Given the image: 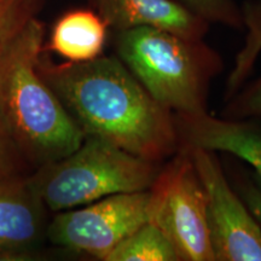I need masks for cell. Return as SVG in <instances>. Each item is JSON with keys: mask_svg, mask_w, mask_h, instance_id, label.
<instances>
[{"mask_svg": "<svg viewBox=\"0 0 261 261\" xmlns=\"http://www.w3.org/2000/svg\"><path fill=\"white\" fill-rule=\"evenodd\" d=\"M241 11L243 25L248 29V33L244 46L238 52L234 68L228 76L227 86L230 92H233L248 76L261 52V0L246 3Z\"/></svg>", "mask_w": 261, "mask_h": 261, "instance_id": "4fadbf2b", "label": "cell"}, {"mask_svg": "<svg viewBox=\"0 0 261 261\" xmlns=\"http://www.w3.org/2000/svg\"><path fill=\"white\" fill-rule=\"evenodd\" d=\"M208 23H220L240 28L243 25L242 11L234 0H179Z\"/></svg>", "mask_w": 261, "mask_h": 261, "instance_id": "9a60e30c", "label": "cell"}, {"mask_svg": "<svg viewBox=\"0 0 261 261\" xmlns=\"http://www.w3.org/2000/svg\"><path fill=\"white\" fill-rule=\"evenodd\" d=\"M185 150L191 156L207 196L208 226L215 260L261 261V225L230 188L213 151Z\"/></svg>", "mask_w": 261, "mask_h": 261, "instance_id": "52a82bcc", "label": "cell"}, {"mask_svg": "<svg viewBox=\"0 0 261 261\" xmlns=\"http://www.w3.org/2000/svg\"><path fill=\"white\" fill-rule=\"evenodd\" d=\"M25 161L0 115V184L31 174Z\"/></svg>", "mask_w": 261, "mask_h": 261, "instance_id": "2e32d148", "label": "cell"}, {"mask_svg": "<svg viewBox=\"0 0 261 261\" xmlns=\"http://www.w3.org/2000/svg\"><path fill=\"white\" fill-rule=\"evenodd\" d=\"M156 162L94 136H85L65 158L41 166L28 181L48 211L81 207L123 192L145 191L159 174Z\"/></svg>", "mask_w": 261, "mask_h": 261, "instance_id": "277c9868", "label": "cell"}, {"mask_svg": "<svg viewBox=\"0 0 261 261\" xmlns=\"http://www.w3.org/2000/svg\"><path fill=\"white\" fill-rule=\"evenodd\" d=\"M150 191L123 192L62 211L48 221L46 240L58 248L107 260L120 242L149 221Z\"/></svg>", "mask_w": 261, "mask_h": 261, "instance_id": "8992f818", "label": "cell"}, {"mask_svg": "<svg viewBox=\"0 0 261 261\" xmlns=\"http://www.w3.org/2000/svg\"><path fill=\"white\" fill-rule=\"evenodd\" d=\"M106 261H179L168 237L146 221L114 248Z\"/></svg>", "mask_w": 261, "mask_h": 261, "instance_id": "7c38bea8", "label": "cell"}, {"mask_svg": "<svg viewBox=\"0 0 261 261\" xmlns=\"http://www.w3.org/2000/svg\"><path fill=\"white\" fill-rule=\"evenodd\" d=\"M45 0H0V54L32 18Z\"/></svg>", "mask_w": 261, "mask_h": 261, "instance_id": "5bb4252c", "label": "cell"}, {"mask_svg": "<svg viewBox=\"0 0 261 261\" xmlns=\"http://www.w3.org/2000/svg\"><path fill=\"white\" fill-rule=\"evenodd\" d=\"M45 25L37 17L0 54V115L31 168L79 148L83 129L39 71Z\"/></svg>", "mask_w": 261, "mask_h": 261, "instance_id": "7a4b0ae2", "label": "cell"}, {"mask_svg": "<svg viewBox=\"0 0 261 261\" xmlns=\"http://www.w3.org/2000/svg\"><path fill=\"white\" fill-rule=\"evenodd\" d=\"M114 45L117 57L161 106L177 114L207 113L208 83L219 61L203 39L138 27L115 32Z\"/></svg>", "mask_w": 261, "mask_h": 261, "instance_id": "3957f363", "label": "cell"}, {"mask_svg": "<svg viewBox=\"0 0 261 261\" xmlns=\"http://www.w3.org/2000/svg\"><path fill=\"white\" fill-rule=\"evenodd\" d=\"M107 22L97 11L75 9L55 22L44 50L68 62H87L102 56L108 39Z\"/></svg>", "mask_w": 261, "mask_h": 261, "instance_id": "8fae6325", "label": "cell"}, {"mask_svg": "<svg viewBox=\"0 0 261 261\" xmlns=\"http://www.w3.org/2000/svg\"><path fill=\"white\" fill-rule=\"evenodd\" d=\"M39 71L85 136L160 162L179 145L172 112L161 106L119 57L55 63L42 51Z\"/></svg>", "mask_w": 261, "mask_h": 261, "instance_id": "6da1fadb", "label": "cell"}, {"mask_svg": "<svg viewBox=\"0 0 261 261\" xmlns=\"http://www.w3.org/2000/svg\"><path fill=\"white\" fill-rule=\"evenodd\" d=\"M91 3L114 32L151 27L202 40L210 24L179 0H91Z\"/></svg>", "mask_w": 261, "mask_h": 261, "instance_id": "9c48e42d", "label": "cell"}, {"mask_svg": "<svg viewBox=\"0 0 261 261\" xmlns=\"http://www.w3.org/2000/svg\"><path fill=\"white\" fill-rule=\"evenodd\" d=\"M181 150L149 189V221L168 237L179 260L215 261L207 196L190 154Z\"/></svg>", "mask_w": 261, "mask_h": 261, "instance_id": "5b68a950", "label": "cell"}, {"mask_svg": "<svg viewBox=\"0 0 261 261\" xmlns=\"http://www.w3.org/2000/svg\"><path fill=\"white\" fill-rule=\"evenodd\" d=\"M237 107L241 115H261V80L244 94Z\"/></svg>", "mask_w": 261, "mask_h": 261, "instance_id": "e0dca14e", "label": "cell"}, {"mask_svg": "<svg viewBox=\"0 0 261 261\" xmlns=\"http://www.w3.org/2000/svg\"><path fill=\"white\" fill-rule=\"evenodd\" d=\"M47 211L28 175L0 184V261L29 260L46 238Z\"/></svg>", "mask_w": 261, "mask_h": 261, "instance_id": "ba28073f", "label": "cell"}, {"mask_svg": "<svg viewBox=\"0 0 261 261\" xmlns=\"http://www.w3.org/2000/svg\"><path fill=\"white\" fill-rule=\"evenodd\" d=\"M242 195L244 203L261 225V189L254 185H247L243 188Z\"/></svg>", "mask_w": 261, "mask_h": 261, "instance_id": "ac0fdd59", "label": "cell"}, {"mask_svg": "<svg viewBox=\"0 0 261 261\" xmlns=\"http://www.w3.org/2000/svg\"><path fill=\"white\" fill-rule=\"evenodd\" d=\"M179 144L184 149L226 151L249 163L261 182V129L201 114H177Z\"/></svg>", "mask_w": 261, "mask_h": 261, "instance_id": "30bf717a", "label": "cell"}]
</instances>
